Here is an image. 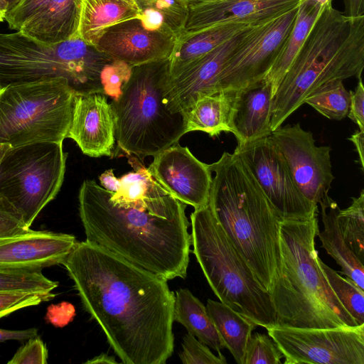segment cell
I'll return each instance as SVG.
<instances>
[{
    "instance_id": "1",
    "label": "cell",
    "mask_w": 364,
    "mask_h": 364,
    "mask_svg": "<svg viewBox=\"0 0 364 364\" xmlns=\"http://www.w3.org/2000/svg\"><path fill=\"white\" fill-rule=\"evenodd\" d=\"M124 364H165L174 349L168 280L86 240L62 264Z\"/></svg>"
},
{
    "instance_id": "2",
    "label": "cell",
    "mask_w": 364,
    "mask_h": 364,
    "mask_svg": "<svg viewBox=\"0 0 364 364\" xmlns=\"http://www.w3.org/2000/svg\"><path fill=\"white\" fill-rule=\"evenodd\" d=\"M78 203L86 240L166 280L186 277L191 245L186 205L156 181L145 198L115 202L87 179Z\"/></svg>"
},
{
    "instance_id": "3",
    "label": "cell",
    "mask_w": 364,
    "mask_h": 364,
    "mask_svg": "<svg viewBox=\"0 0 364 364\" xmlns=\"http://www.w3.org/2000/svg\"><path fill=\"white\" fill-rule=\"evenodd\" d=\"M209 166L215 176L208 205L259 284L269 293L281 268L283 219L236 154L225 151Z\"/></svg>"
},
{
    "instance_id": "4",
    "label": "cell",
    "mask_w": 364,
    "mask_h": 364,
    "mask_svg": "<svg viewBox=\"0 0 364 364\" xmlns=\"http://www.w3.org/2000/svg\"><path fill=\"white\" fill-rule=\"evenodd\" d=\"M318 232L317 215L281 221V268L269 291L277 326L326 328L359 325L337 298L321 269L315 247Z\"/></svg>"
},
{
    "instance_id": "5",
    "label": "cell",
    "mask_w": 364,
    "mask_h": 364,
    "mask_svg": "<svg viewBox=\"0 0 364 364\" xmlns=\"http://www.w3.org/2000/svg\"><path fill=\"white\" fill-rule=\"evenodd\" d=\"M364 68V16L348 17L323 5L303 45L272 97V132L322 84L336 79H361Z\"/></svg>"
},
{
    "instance_id": "6",
    "label": "cell",
    "mask_w": 364,
    "mask_h": 364,
    "mask_svg": "<svg viewBox=\"0 0 364 364\" xmlns=\"http://www.w3.org/2000/svg\"><path fill=\"white\" fill-rule=\"evenodd\" d=\"M170 64L169 58L132 67L120 95L111 102L119 151L143 160L186 134L183 114L171 112L164 99Z\"/></svg>"
},
{
    "instance_id": "7",
    "label": "cell",
    "mask_w": 364,
    "mask_h": 364,
    "mask_svg": "<svg viewBox=\"0 0 364 364\" xmlns=\"http://www.w3.org/2000/svg\"><path fill=\"white\" fill-rule=\"evenodd\" d=\"M191 245L203 274L220 301L267 330L277 326L269 294L213 214L208 204L191 215Z\"/></svg>"
},
{
    "instance_id": "8",
    "label": "cell",
    "mask_w": 364,
    "mask_h": 364,
    "mask_svg": "<svg viewBox=\"0 0 364 364\" xmlns=\"http://www.w3.org/2000/svg\"><path fill=\"white\" fill-rule=\"evenodd\" d=\"M113 60L79 38L45 45L18 31L0 33V90L63 77L75 94L103 93L102 73Z\"/></svg>"
},
{
    "instance_id": "9",
    "label": "cell",
    "mask_w": 364,
    "mask_h": 364,
    "mask_svg": "<svg viewBox=\"0 0 364 364\" xmlns=\"http://www.w3.org/2000/svg\"><path fill=\"white\" fill-rule=\"evenodd\" d=\"M75 91L56 77L0 90V143L11 147L67 138Z\"/></svg>"
},
{
    "instance_id": "10",
    "label": "cell",
    "mask_w": 364,
    "mask_h": 364,
    "mask_svg": "<svg viewBox=\"0 0 364 364\" xmlns=\"http://www.w3.org/2000/svg\"><path fill=\"white\" fill-rule=\"evenodd\" d=\"M68 154L63 142L43 141L11 147L0 163V194L30 228L58 193Z\"/></svg>"
},
{
    "instance_id": "11",
    "label": "cell",
    "mask_w": 364,
    "mask_h": 364,
    "mask_svg": "<svg viewBox=\"0 0 364 364\" xmlns=\"http://www.w3.org/2000/svg\"><path fill=\"white\" fill-rule=\"evenodd\" d=\"M284 364H364V323L355 327L267 330Z\"/></svg>"
},
{
    "instance_id": "12",
    "label": "cell",
    "mask_w": 364,
    "mask_h": 364,
    "mask_svg": "<svg viewBox=\"0 0 364 364\" xmlns=\"http://www.w3.org/2000/svg\"><path fill=\"white\" fill-rule=\"evenodd\" d=\"M233 153L247 166L283 220L304 219L317 215L318 205L298 189L271 135L237 144Z\"/></svg>"
},
{
    "instance_id": "13",
    "label": "cell",
    "mask_w": 364,
    "mask_h": 364,
    "mask_svg": "<svg viewBox=\"0 0 364 364\" xmlns=\"http://www.w3.org/2000/svg\"><path fill=\"white\" fill-rule=\"evenodd\" d=\"M297 8L255 28L226 61L219 91L237 92L264 80L294 25Z\"/></svg>"
},
{
    "instance_id": "14",
    "label": "cell",
    "mask_w": 364,
    "mask_h": 364,
    "mask_svg": "<svg viewBox=\"0 0 364 364\" xmlns=\"http://www.w3.org/2000/svg\"><path fill=\"white\" fill-rule=\"evenodd\" d=\"M271 137L286 160L294 182L309 200L318 205L327 193L334 176L331 147L317 146L313 134L299 123L279 127Z\"/></svg>"
},
{
    "instance_id": "15",
    "label": "cell",
    "mask_w": 364,
    "mask_h": 364,
    "mask_svg": "<svg viewBox=\"0 0 364 364\" xmlns=\"http://www.w3.org/2000/svg\"><path fill=\"white\" fill-rule=\"evenodd\" d=\"M257 26H247L170 75L164 95L168 109L173 113L184 114L198 97L220 92L218 80L226 61Z\"/></svg>"
},
{
    "instance_id": "16",
    "label": "cell",
    "mask_w": 364,
    "mask_h": 364,
    "mask_svg": "<svg viewBox=\"0 0 364 364\" xmlns=\"http://www.w3.org/2000/svg\"><path fill=\"white\" fill-rule=\"evenodd\" d=\"M153 178L175 198L198 209L208 204L212 185L209 164L198 160L186 146L175 144L154 156L146 168Z\"/></svg>"
},
{
    "instance_id": "17",
    "label": "cell",
    "mask_w": 364,
    "mask_h": 364,
    "mask_svg": "<svg viewBox=\"0 0 364 364\" xmlns=\"http://www.w3.org/2000/svg\"><path fill=\"white\" fill-rule=\"evenodd\" d=\"M178 37L144 26L139 17L107 28L95 46L130 67L171 58Z\"/></svg>"
},
{
    "instance_id": "18",
    "label": "cell",
    "mask_w": 364,
    "mask_h": 364,
    "mask_svg": "<svg viewBox=\"0 0 364 364\" xmlns=\"http://www.w3.org/2000/svg\"><path fill=\"white\" fill-rule=\"evenodd\" d=\"M300 0H209L189 5L182 33L227 23L260 25L298 6Z\"/></svg>"
},
{
    "instance_id": "19",
    "label": "cell",
    "mask_w": 364,
    "mask_h": 364,
    "mask_svg": "<svg viewBox=\"0 0 364 364\" xmlns=\"http://www.w3.org/2000/svg\"><path fill=\"white\" fill-rule=\"evenodd\" d=\"M77 241L70 234L30 229L0 239V270H38L62 264Z\"/></svg>"
},
{
    "instance_id": "20",
    "label": "cell",
    "mask_w": 364,
    "mask_h": 364,
    "mask_svg": "<svg viewBox=\"0 0 364 364\" xmlns=\"http://www.w3.org/2000/svg\"><path fill=\"white\" fill-rule=\"evenodd\" d=\"M114 119L107 96L103 93L75 94L67 138L74 140L90 157L112 156Z\"/></svg>"
},
{
    "instance_id": "21",
    "label": "cell",
    "mask_w": 364,
    "mask_h": 364,
    "mask_svg": "<svg viewBox=\"0 0 364 364\" xmlns=\"http://www.w3.org/2000/svg\"><path fill=\"white\" fill-rule=\"evenodd\" d=\"M272 88L264 80L235 92L230 112V128L238 144L247 143L272 134Z\"/></svg>"
},
{
    "instance_id": "22",
    "label": "cell",
    "mask_w": 364,
    "mask_h": 364,
    "mask_svg": "<svg viewBox=\"0 0 364 364\" xmlns=\"http://www.w3.org/2000/svg\"><path fill=\"white\" fill-rule=\"evenodd\" d=\"M77 3L76 38L92 46L109 26L141 14L134 0H77Z\"/></svg>"
},
{
    "instance_id": "23",
    "label": "cell",
    "mask_w": 364,
    "mask_h": 364,
    "mask_svg": "<svg viewBox=\"0 0 364 364\" xmlns=\"http://www.w3.org/2000/svg\"><path fill=\"white\" fill-rule=\"evenodd\" d=\"M77 0H50L18 32L42 44L53 45L76 38Z\"/></svg>"
},
{
    "instance_id": "24",
    "label": "cell",
    "mask_w": 364,
    "mask_h": 364,
    "mask_svg": "<svg viewBox=\"0 0 364 364\" xmlns=\"http://www.w3.org/2000/svg\"><path fill=\"white\" fill-rule=\"evenodd\" d=\"M318 203L324 228L317 235L321 242V247L341 267V273L364 289L363 263L348 247L342 236L337 220L339 206L328 193Z\"/></svg>"
},
{
    "instance_id": "25",
    "label": "cell",
    "mask_w": 364,
    "mask_h": 364,
    "mask_svg": "<svg viewBox=\"0 0 364 364\" xmlns=\"http://www.w3.org/2000/svg\"><path fill=\"white\" fill-rule=\"evenodd\" d=\"M235 92L203 95L183 114L186 134L201 131L210 136L230 132V117Z\"/></svg>"
},
{
    "instance_id": "26",
    "label": "cell",
    "mask_w": 364,
    "mask_h": 364,
    "mask_svg": "<svg viewBox=\"0 0 364 364\" xmlns=\"http://www.w3.org/2000/svg\"><path fill=\"white\" fill-rule=\"evenodd\" d=\"M248 26L227 23L207 28L196 32L181 33L170 58V75L185 65L210 52Z\"/></svg>"
},
{
    "instance_id": "27",
    "label": "cell",
    "mask_w": 364,
    "mask_h": 364,
    "mask_svg": "<svg viewBox=\"0 0 364 364\" xmlns=\"http://www.w3.org/2000/svg\"><path fill=\"white\" fill-rule=\"evenodd\" d=\"M323 5L315 0H300L294 25L264 81L272 88V97L293 60L303 45Z\"/></svg>"
},
{
    "instance_id": "28",
    "label": "cell",
    "mask_w": 364,
    "mask_h": 364,
    "mask_svg": "<svg viewBox=\"0 0 364 364\" xmlns=\"http://www.w3.org/2000/svg\"><path fill=\"white\" fill-rule=\"evenodd\" d=\"M174 295V321L183 326L200 342L221 353L225 345L205 305L188 289H179Z\"/></svg>"
},
{
    "instance_id": "29",
    "label": "cell",
    "mask_w": 364,
    "mask_h": 364,
    "mask_svg": "<svg viewBox=\"0 0 364 364\" xmlns=\"http://www.w3.org/2000/svg\"><path fill=\"white\" fill-rule=\"evenodd\" d=\"M221 339L236 363L244 364L246 348L253 330V321L221 301L208 299L205 306Z\"/></svg>"
},
{
    "instance_id": "30",
    "label": "cell",
    "mask_w": 364,
    "mask_h": 364,
    "mask_svg": "<svg viewBox=\"0 0 364 364\" xmlns=\"http://www.w3.org/2000/svg\"><path fill=\"white\" fill-rule=\"evenodd\" d=\"M350 102V93L340 79L326 82L313 90L304 100L323 116L333 120L347 117Z\"/></svg>"
},
{
    "instance_id": "31",
    "label": "cell",
    "mask_w": 364,
    "mask_h": 364,
    "mask_svg": "<svg viewBox=\"0 0 364 364\" xmlns=\"http://www.w3.org/2000/svg\"><path fill=\"white\" fill-rule=\"evenodd\" d=\"M337 220L342 236L348 247L363 263L364 261V190L353 197L347 208L339 210Z\"/></svg>"
},
{
    "instance_id": "32",
    "label": "cell",
    "mask_w": 364,
    "mask_h": 364,
    "mask_svg": "<svg viewBox=\"0 0 364 364\" xmlns=\"http://www.w3.org/2000/svg\"><path fill=\"white\" fill-rule=\"evenodd\" d=\"M319 263L331 288L343 307L359 325L364 323V289L349 278L343 277L321 259Z\"/></svg>"
},
{
    "instance_id": "33",
    "label": "cell",
    "mask_w": 364,
    "mask_h": 364,
    "mask_svg": "<svg viewBox=\"0 0 364 364\" xmlns=\"http://www.w3.org/2000/svg\"><path fill=\"white\" fill-rule=\"evenodd\" d=\"M129 163L134 168L119 178L120 188L116 193L109 191V198L115 202H132L145 198L152 191L156 181L136 159L129 156Z\"/></svg>"
},
{
    "instance_id": "34",
    "label": "cell",
    "mask_w": 364,
    "mask_h": 364,
    "mask_svg": "<svg viewBox=\"0 0 364 364\" xmlns=\"http://www.w3.org/2000/svg\"><path fill=\"white\" fill-rule=\"evenodd\" d=\"M58 285L38 270H0V291L50 292Z\"/></svg>"
},
{
    "instance_id": "35",
    "label": "cell",
    "mask_w": 364,
    "mask_h": 364,
    "mask_svg": "<svg viewBox=\"0 0 364 364\" xmlns=\"http://www.w3.org/2000/svg\"><path fill=\"white\" fill-rule=\"evenodd\" d=\"M283 357L272 339L264 333H255L248 341L244 364H281Z\"/></svg>"
},
{
    "instance_id": "36",
    "label": "cell",
    "mask_w": 364,
    "mask_h": 364,
    "mask_svg": "<svg viewBox=\"0 0 364 364\" xmlns=\"http://www.w3.org/2000/svg\"><path fill=\"white\" fill-rule=\"evenodd\" d=\"M184 364H226L225 357L221 353L213 354L209 347L190 333L183 338L182 351L179 354Z\"/></svg>"
},
{
    "instance_id": "37",
    "label": "cell",
    "mask_w": 364,
    "mask_h": 364,
    "mask_svg": "<svg viewBox=\"0 0 364 364\" xmlns=\"http://www.w3.org/2000/svg\"><path fill=\"white\" fill-rule=\"evenodd\" d=\"M55 296L52 291H0V318L21 309L49 301Z\"/></svg>"
},
{
    "instance_id": "38",
    "label": "cell",
    "mask_w": 364,
    "mask_h": 364,
    "mask_svg": "<svg viewBox=\"0 0 364 364\" xmlns=\"http://www.w3.org/2000/svg\"><path fill=\"white\" fill-rule=\"evenodd\" d=\"M132 67L114 60L102 70L101 75L103 93L112 100L119 97L126 82L129 78Z\"/></svg>"
},
{
    "instance_id": "39",
    "label": "cell",
    "mask_w": 364,
    "mask_h": 364,
    "mask_svg": "<svg viewBox=\"0 0 364 364\" xmlns=\"http://www.w3.org/2000/svg\"><path fill=\"white\" fill-rule=\"evenodd\" d=\"M50 0H18L10 7L4 20L11 29L18 31L26 23L38 15Z\"/></svg>"
},
{
    "instance_id": "40",
    "label": "cell",
    "mask_w": 364,
    "mask_h": 364,
    "mask_svg": "<svg viewBox=\"0 0 364 364\" xmlns=\"http://www.w3.org/2000/svg\"><path fill=\"white\" fill-rule=\"evenodd\" d=\"M29 230L21 214L0 194V239L20 235Z\"/></svg>"
},
{
    "instance_id": "41",
    "label": "cell",
    "mask_w": 364,
    "mask_h": 364,
    "mask_svg": "<svg viewBox=\"0 0 364 364\" xmlns=\"http://www.w3.org/2000/svg\"><path fill=\"white\" fill-rule=\"evenodd\" d=\"M48 350L44 342L38 336L28 340L19 348L9 364H46Z\"/></svg>"
},
{
    "instance_id": "42",
    "label": "cell",
    "mask_w": 364,
    "mask_h": 364,
    "mask_svg": "<svg viewBox=\"0 0 364 364\" xmlns=\"http://www.w3.org/2000/svg\"><path fill=\"white\" fill-rule=\"evenodd\" d=\"M75 316L74 306L67 301L49 306L46 319L56 327H63L68 324Z\"/></svg>"
},
{
    "instance_id": "43",
    "label": "cell",
    "mask_w": 364,
    "mask_h": 364,
    "mask_svg": "<svg viewBox=\"0 0 364 364\" xmlns=\"http://www.w3.org/2000/svg\"><path fill=\"white\" fill-rule=\"evenodd\" d=\"M350 102L348 117L364 130V87L362 78L358 80L355 91H350Z\"/></svg>"
},
{
    "instance_id": "44",
    "label": "cell",
    "mask_w": 364,
    "mask_h": 364,
    "mask_svg": "<svg viewBox=\"0 0 364 364\" xmlns=\"http://www.w3.org/2000/svg\"><path fill=\"white\" fill-rule=\"evenodd\" d=\"M38 336L35 328L25 330H6L0 328V343L9 340L23 341Z\"/></svg>"
},
{
    "instance_id": "45",
    "label": "cell",
    "mask_w": 364,
    "mask_h": 364,
    "mask_svg": "<svg viewBox=\"0 0 364 364\" xmlns=\"http://www.w3.org/2000/svg\"><path fill=\"white\" fill-rule=\"evenodd\" d=\"M99 180L101 186L109 192L116 193L120 188L119 179L114 176L113 169L103 172L99 176Z\"/></svg>"
},
{
    "instance_id": "46",
    "label": "cell",
    "mask_w": 364,
    "mask_h": 364,
    "mask_svg": "<svg viewBox=\"0 0 364 364\" xmlns=\"http://www.w3.org/2000/svg\"><path fill=\"white\" fill-rule=\"evenodd\" d=\"M344 15L348 17L364 16V0H343Z\"/></svg>"
},
{
    "instance_id": "47",
    "label": "cell",
    "mask_w": 364,
    "mask_h": 364,
    "mask_svg": "<svg viewBox=\"0 0 364 364\" xmlns=\"http://www.w3.org/2000/svg\"><path fill=\"white\" fill-rule=\"evenodd\" d=\"M350 141H352L355 146V149L358 154L359 156V163L360 164L361 168L363 170L364 168V130L359 129L355 132L353 134H352L348 139Z\"/></svg>"
},
{
    "instance_id": "48",
    "label": "cell",
    "mask_w": 364,
    "mask_h": 364,
    "mask_svg": "<svg viewBox=\"0 0 364 364\" xmlns=\"http://www.w3.org/2000/svg\"><path fill=\"white\" fill-rule=\"evenodd\" d=\"M86 364H114L118 363L114 356L108 355L106 353H101L85 362Z\"/></svg>"
},
{
    "instance_id": "49",
    "label": "cell",
    "mask_w": 364,
    "mask_h": 364,
    "mask_svg": "<svg viewBox=\"0 0 364 364\" xmlns=\"http://www.w3.org/2000/svg\"><path fill=\"white\" fill-rule=\"evenodd\" d=\"M141 11L145 10L146 9L153 7L158 0H134Z\"/></svg>"
},
{
    "instance_id": "50",
    "label": "cell",
    "mask_w": 364,
    "mask_h": 364,
    "mask_svg": "<svg viewBox=\"0 0 364 364\" xmlns=\"http://www.w3.org/2000/svg\"><path fill=\"white\" fill-rule=\"evenodd\" d=\"M7 11V2L5 0H0V21H3L4 20Z\"/></svg>"
},
{
    "instance_id": "51",
    "label": "cell",
    "mask_w": 364,
    "mask_h": 364,
    "mask_svg": "<svg viewBox=\"0 0 364 364\" xmlns=\"http://www.w3.org/2000/svg\"><path fill=\"white\" fill-rule=\"evenodd\" d=\"M11 146L8 144H2L0 143V163L4 157L6 152L11 148Z\"/></svg>"
},
{
    "instance_id": "52",
    "label": "cell",
    "mask_w": 364,
    "mask_h": 364,
    "mask_svg": "<svg viewBox=\"0 0 364 364\" xmlns=\"http://www.w3.org/2000/svg\"><path fill=\"white\" fill-rule=\"evenodd\" d=\"M178 1H180L183 4H186L188 7L189 5H191L193 4H197V3H200V2H203V1H209V0H178Z\"/></svg>"
},
{
    "instance_id": "53",
    "label": "cell",
    "mask_w": 364,
    "mask_h": 364,
    "mask_svg": "<svg viewBox=\"0 0 364 364\" xmlns=\"http://www.w3.org/2000/svg\"><path fill=\"white\" fill-rule=\"evenodd\" d=\"M8 4V9L11 7L18 0H5Z\"/></svg>"
},
{
    "instance_id": "54",
    "label": "cell",
    "mask_w": 364,
    "mask_h": 364,
    "mask_svg": "<svg viewBox=\"0 0 364 364\" xmlns=\"http://www.w3.org/2000/svg\"><path fill=\"white\" fill-rule=\"evenodd\" d=\"M315 1H318L321 5H324V4H327L328 1H332V0H315Z\"/></svg>"
}]
</instances>
